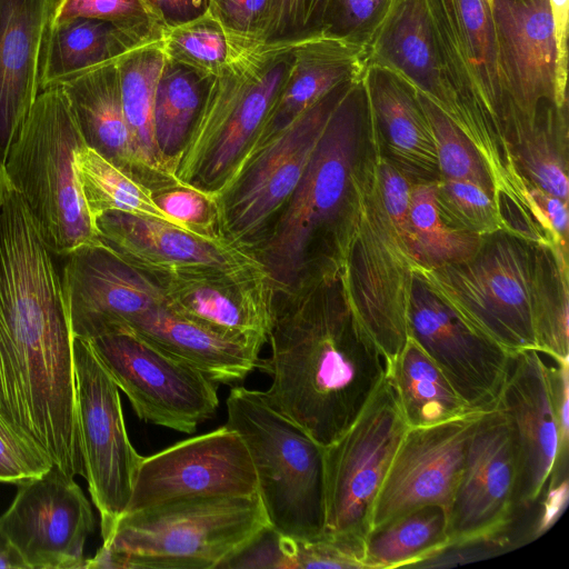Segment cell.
<instances>
[{"mask_svg": "<svg viewBox=\"0 0 569 569\" xmlns=\"http://www.w3.org/2000/svg\"><path fill=\"white\" fill-rule=\"evenodd\" d=\"M62 278L27 206L0 202V416L69 477L84 475Z\"/></svg>", "mask_w": 569, "mask_h": 569, "instance_id": "6da1fadb", "label": "cell"}, {"mask_svg": "<svg viewBox=\"0 0 569 569\" xmlns=\"http://www.w3.org/2000/svg\"><path fill=\"white\" fill-rule=\"evenodd\" d=\"M268 401L322 447L359 417L389 375L382 350L355 318L340 276L276 289L268 332Z\"/></svg>", "mask_w": 569, "mask_h": 569, "instance_id": "7a4b0ae2", "label": "cell"}, {"mask_svg": "<svg viewBox=\"0 0 569 569\" xmlns=\"http://www.w3.org/2000/svg\"><path fill=\"white\" fill-rule=\"evenodd\" d=\"M373 149L362 74L340 99L293 194L253 251L276 289L340 276Z\"/></svg>", "mask_w": 569, "mask_h": 569, "instance_id": "3957f363", "label": "cell"}, {"mask_svg": "<svg viewBox=\"0 0 569 569\" xmlns=\"http://www.w3.org/2000/svg\"><path fill=\"white\" fill-rule=\"evenodd\" d=\"M268 526L258 493L170 500L124 513L84 568H221Z\"/></svg>", "mask_w": 569, "mask_h": 569, "instance_id": "277c9868", "label": "cell"}, {"mask_svg": "<svg viewBox=\"0 0 569 569\" xmlns=\"http://www.w3.org/2000/svg\"><path fill=\"white\" fill-rule=\"evenodd\" d=\"M296 42L246 48L209 86L173 176L214 194L257 138L293 64Z\"/></svg>", "mask_w": 569, "mask_h": 569, "instance_id": "5b68a950", "label": "cell"}, {"mask_svg": "<svg viewBox=\"0 0 569 569\" xmlns=\"http://www.w3.org/2000/svg\"><path fill=\"white\" fill-rule=\"evenodd\" d=\"M60 86L42 90L10 146L4 172L53 256L99 240L74 159L86 147Z\"/></svg>", "mask_w": 569, "mask_h": 569, "instance_id": "8992f818", "label": "cell"}, {"mask_svg": "<svg viewBox=\"0 0 569 569\" xmlns=\"http://www.w3.org/2000/svg\"><path fill=\"white\" fill-rule=\"evenodd\" d=\"M226 406V426L236 430L248 448L269 526L293 539L321 537L325 447L277 410L263 391L234 387Z\"/></svg>", "mask_w": 569, "mask_h": 569, "instance_id": "52a82bcc", "label": "cell"}, {"mask_svg": "<svg viewBox=\"0 0 569 569\" xmlns=\"http://www.w3.org/2000/svg\"><path fill=\"white\" fill-rule=\"evenodd\" d=\"M376 156L375 140L340 280L355 318L390 365L409 338L407 312L418 261L411 239L397 227L382 201Z\"/></svg>", "mask_w": 569, "mask_h": 569, "instance_id": "ba28073f", "label": "cell"}, {"mask_svg": "<svg viewBox=\"0 0 569 569\" xmlns=\"http://www.w3.org/2000/svg\"><path fill=\"white\" fill-rule=\"evenodd\" d=\"M533 243L507 230L483 236L468 259L413 273L465 323L509 351L537 349L531 279Z\"/></svg>", "mask_w": 569, "mask_h": 569, "instance_id": "9c48e42d", "label": "cell"}, {"mask_svg": "<svg viewBox=\"0 0 569 569\" xmlns=\"http://www.w3.org/2000/svg\"><path fill=\"white\" fill-rule=\"evenodd\" d=\"M356 79L335 88L244 154L213 194L219 238L253 253L293 194L333 110Z\"/></svg>", "mask_w": 569, "mask_h": 569, "instance_id": "30bf717a", "label": "cell"}, {"mask_svg": "<svg viewBox=\"0 0 569 569\" xmlns=\"http://www.w3.org/2000/svg\"><path fill=\"white\" fill-rule=\"evenodd\" d=\"M407 430L388 375L353 423L325 447L323 535L363 546L377 496Z\"/></svg>", "mask_w": 569, "mask_h": 569, "instance_id": "8fae6325", "label": "cell"}, {"mask_svg": "<svg viewBox=\"0 0 569 569\" xmlns=\"http://www.w3.org/2000/svg\"><path fill=\"white\" fill-rule=\"evenodd\" d=\"M73 362L83 478L106 543L127 511L142 456L129 439L119 388L87 340L74 338Z\"/></svg>", "mask_w": 569, "mask_h": 569, "instance_id": "7c38bea8", "label": "cell"}, {"mask_svg": "<svg viewBox=\"0 0 569 569\" xmlns=\"http://www.w3.org/2000/svg\"><path fill=\"white\" fill-rule=\"evenodd\" d=\"M87 341L141 420L192 433L216 413L218 383L133 330Z\"/></svg>", "mask_w": 569, "mask_h": 569, "instance_id": "4fadbf2b", "label": "cell"}, {"mask_svg": "<svg viewBox=\"0 0 569 569\" xmlns=\"http://www.w3.org/2000/svg\"><path fill=\"white\" fill-rule=\"evenodd\" d=\"M256 493L258 480L248 448L224 425L142 457L126 513L181 498Z\"/></svg>", "mask_w": 569, "mask_h": 569, "instance_id": "5bb4252c", "label": "cell"}, {"mask_svg": "<svg viewBox=\"0 0 569 569\" xmlns=\"http://www.w3.org/2000/svg\"><path fill=\"white\" fill-rule=\"evenodd\" d=\"M94 517L73 478L52 466L39 478L19 486L0 516V531L28 569L84 568L83 549Z\"/></svg>", "mask_w": 569, "mask_h": 569, "instance_id": "9a60e30c", "label": "cell"}, {"mask_svg": "<svg viewBox=\"0 0 569 569\" xmlns=\"http://www.w3.org/2000/svg\"><path fill=\"white\" fill-rule=\"evenodd\" d=\"M491 16L510 149L543 106H558L552 21L547 0H491Z\"/></svg>", "mask_w": 569, "mask_h": 569, "instance_id": "2e32d148", "label": "cell"}, {"mask_svg": "<svg viewBox=\"0 0 569 569\" xmlns=\"http://www.w3.org/2000/svg\"><path fill=\"white\" fill-rule=\"evenodd\" d=\"M550 357L537 349L512 351L497 406L507 417L517 450L516 507L531 508L549 478L568 470L550 377Z\"/></svg>", "mask_w": 569, "mask_h": 569, "instance_id": "e0dca14e", "label": "cell"}, {"mask_svg": "<svg viewBox=\"0 0 569 569\" xmlns=\"http://www.w3.org/2000/svg\"><path fill=\"white\" fill-rule=\"evenodd\" d=\"M408 333L473 410L497 407L511 352L465 323L413 273Z\"/></svg>", "mask_w": 569, "mask_h": 569, "instance_id": "ac0fdd59", "label": "cell"}, {"mask_svg": "<svg viewBox=\"0 0 569 569\" xmlns=\"http://www.w3.org/2000/svg\"><path fill=\"white\" fill-rule=\"evenodd\" d=\"M66 258L61 278L74 338L127 329L134 318L166 305L159 282L100 239Z\"/></svg>", "mask_w": 569, "mask_h": 569, "instance_id": "d6986e66", "label": "cell"}, {"mask_svg": "<svg viewBox=\"0 0 569 569\" xmlns=\"http://www.w3.org/2000/svg\"><path fill=\"white\" fill-rule=\"evenodd\" d=\"M486 412L408 428L377 496L370 531L422 506L449 509L470 437Z\"/></svg>", "mask_w": 569, "mask_h": 569, "instance_id": "ffe728a7", "label": "cell"}, {"mask_svg": "<svg viewBox=\"0 0 569 569\" xmlns=\"http://www.w3.org/2000/svg\"><path fill=\"white\" fill-rule=\"evenodd\" d=\"M517 481L511 427L497 406L482 416L470 437L448 509L449 541L509 526L522 509L516 507Z\"/></svg>", "mask_w": 569, "mask_h": 569, "instance_id": "44dd1931", "label": "cell"}, {"mask_svg": "<svg viewBox=\"0 0 569 569\" xmlns=\"http://www.w3.org/2000/svg\"><path fill=\"white\" fill-rule=\"evenodd\" d=\"M151 276L171 310L234 338L268 341L276 287L262 264Z\"/></svg>", "mask_w": 569, "mask_h": 569, "instance_id": "7402d4cb", "label": "cell"}, {"mask_svg": "<svg viewBox=\"0 0 569 569\" xmlns=\"http://www.w3.org/2000/svg\"><path fill=\"white\" fill-rule=\"evenodd\" d=\"M99 239L149 274L261 264L250 251L144 216L109 211L94 219Z\"/></svg>", "mask_w": 569, "mask_h": 569, "instance_id": "603a6c76", "label": "cell"}, {"mask_svg": "<svg viewBox=\"0 0 569 569\" xmlns=\"http://www.w3.org/2000/svg\"><path fill=\"white\" fill-rule=\"evenodd\" d=\"M58 0H0V161L38 94Z\"/></svg>", "mask_w": 569, "mask_h": 569, "instance_id": "cb8c5ba5", "label": "cell"}, {"mask_svg": "<svg viewBox=\"0 0 569 569\" xmlns=\"http://www.w3.org/2000/svg\"><path fill=\"white\" fill-rule=\"evenodd\" d=\"M363 48L366 67L392 73L455 120L456 103L425 0H388Z\"/></svg>", "mask_w": 569, "mask_h": 569, "instance_id": "d4e9b609", "label": "cell"}, {"mask_svg": "<svg viewBox=\"0 0 569 569\" xmlns=\"http://www.w3.org/2000/svg\"><path fill=\"white\" fill-rule=\"evenodd\" d=\"M363 84L379 154L413 183H435L440 178L436 142L416 91L378 67H366Z\"/></svg>", "mask_w": 569, "mask_h": 569, "instance_id": "484cf974", "label": "cell"}, {"mask_svg": "<svg viewBox=\"0 0 569 569\" xmlns=\"http://www.w3.org/2000/svg\"><path fill=\"white\" fill-rule=\"evenodd\" d=\"M365 69V48L357 41L322 32L298 41L290 74L248 152L284 130L335 88L361 77Z\"/></svg>", "mask_w": 569, "mask_h": 569, "instance_id": "4316f807", "label": "cell"}, {"mask_svg": "<svg viewBox=\"0 0 569 569\" xmlns=\"http://www.w3.org/2000/svg\"><path fill=\"white\" fill-rule=\"evenodd\" d=\"M128 328L217 383L244 379L258 366L263 346L213 330L166 305L143 312Z\"/></svg>", "mask_w": 569, "mask_h": 569, "instance_id": "83f0119b", "label": "cell"}, {"mask_svg": "<svg viewBox=\"0 0 569 569\" xmlns=\"http://www.w3.org/2000/svg\"><path fill=\"white\" fill-rule=\"evenodd\" d=\"M60 87L87 147L144 186L123 112L117 61L87 71Z\"/></svg>", "mask_w": 569, "mask_h": 569, "instance_id": "f1b7e54d", "label": "cell"}, {"mask_svg": "<svg viewBox=\"0 0 569 569\" xmlns=\"http://www.w3.org/2000/svg\"><path fill=\"white\" fill-rule=\"evenodd\" d=\"M166 61L162 40L136 48L117 60L121 101L144 186L152 192L181 184L168 170L153 134V103Z\"/></svg>", "mask_w": 569, "mask_h": 569, "instance_id": "f546056e", "label": "cell"}, {"mask_svg": "<svg viewBox=\"0 0 569 569\" xmlns=\"http://www.w3.org/2000/svg\"><path fill=\"white\" fill-rule=\"evenodd\" d=\"M144 44L148 42L139 37L96 19L78 18L51 27L41 71V91L117 61Z\"/></svg>", "mask_w": 569, "mask_h": 569, "instance_id": "4dcf8cb0", "label": "cell"}, {"mask_svg": "<svg viewBox=\"0 0 569 569\" xmlns=\"http://www.w3.org/2000/svg\"><path fill=\"white\" fill-rule=\"evenodd\" d=\"M389 379L408 428L428 427L476 411L410 337L390 363Z\"/></svg>", "mask_w": 569, "mask_h": 569, "instance_id": "1f68e13d", "label": "cell"}, {"mask_svg": "<svg viewBox=\"0 0 569 569\" xmlns=\"http://www.w3.org/2000/svg\"><path fill=\"white\" fill-rule=\"evenodd\" d=\"M511 159L526 186L568 202L569 123L568 104L550 103L510 146Z\"/></svg>", "mask_w": 569, "mask_h": 569, "instance_id": "d6a6232c", "label": "cell"}, {"mask_svg": "<svg viewBox=\"0 0 569 569\" xmlns=\"http://www.w3.org/2000/svg\"><path fill=\"white\" fill-rule=\"evenodd\" d=\"M568 253L552 242L533 243L531 311L537 350L569 360Z\"/></svg>", "mask_w": 569, "mask_h": 569, "instance_id": "836d02e7", "label": "cell"}, {"mask_svg": "<svg viewBox=\"0 0 569 569\" xmlns=\"http://www.w3.org/2000/svg\"><path fill=\"white\" fill-rule=\"evenodd\" d=\"M212 79L166 58L154 94L153 134L172 174Z\"/></svg>", "mask_w": 569, "mask_h": 569, "instance_id": "e575fe53", "label": "cell"}, {"mask_svg": "<svg viewBox=\"0 0 569 569\" xmlns=\"http://www.w3.org/2000/svg\"><path fill=\"white\" fill-rule=\"evenodd\" d=\"M448 541V510L438 505L422 506L368 533L365 568H411Z\"/></svg>", "mask_w": 569, "mask_h": 569, "instance_id": "d590c367", "label": "cell"}, {"mask_svg": "<svg viewBox=\"0 0 569 569\" xmlns=\"http://www.w3.org/2000/svg\"><path fill=\"white\" fill-rule=\"evenodd\" d=\"M74 166L86 204L93 220L104 212L119 211L177 224L156 204L150 189L126 174L93 149L87 146L80 149L76 154Z\"/></svg>", "mask_w": 569, "mask_h": 569, "instance_id": "8d00e7d4", "label": "cell"}, {"mask_svg": "<svg viewBox=\"0 0 569 569\" xmlns=\"http://www.w3.org/2000/svg\"><path fill=\"white\" fill-rule=\"evenodd\" d=\"M409 222L415 254L419 264L441 267L470 258L482 237L450 228L441 219L433 183H413Z\"/></svg>", "mask_w": 569, "mask_h": 569, "instance_id": "74e56055", "label": "cell"}, {"mask_svg": "<svg viewBox=\"0 0 569 569\" xmlns=\"http://www.w3.org/2000/svg\"><path fill=\"white\" fill-rule=\"evenodd\" d=\"M167 59L201 74H221L248 47L239 43L208 11L190 21L168 28L162 38Z\"/></svg>", "mask_w": 569, "mask_h": 569, "instance_id": "f35d334b", "label": "cell"}, {"mask_svg": "<svg viewBox=\"0 0 569 569\" xmlns=\"http://www.w3.org/2000/svg\"><path fill=\"white\" fill-rule=\"evenodd\" d=\"M433 186L439 214L450 228L479 237L507 230L493 196L480 186L443 177Z\"/></svg>", "mask_w": 569, "mask_h": 569, "instance_id": "ab89813d", "label": "cell"}, {"mask_svg": "<svg viewBox=\"0 0 569 569\" xmlns=\"http://www.w3.org/2000/svg\"><path fill=\"white\" fill-rule=\"evenodd\" d=\"M266 556L269 569H366L362 545L326 535L303 540L273 530L267 541Z\"/></svg>", "mask_w": 569, "mask_h": 569, "instance_id": "60d3db41", "label": "cell"}, {"mask_svg": "<svg viewBox=\"0 0 569 569\" xmlns=\"http://www.w3.org/2000/svg\"><path fill=\"white\" fill-rule=\"evenodd\" d=\"M416 93L433 133L440 177L473 182L495 198L488 169L470 140L431 101Z\"/></svg>", "mask_w": 569, "mask_h": 569, "instance_id": "b9f144b4", "label": "cell"}, {"mask_svg": "<svg viewBox=\"0 0 569 569\" xmlns=\"http://www.w3.org/2000/svg\"><path fill=\"white\" fill-rule=\"evenodd\" d=\"M78 18L109 22L148 43L162 40L166 31L144 0H58L52 27Z\"/></svg>", "mask_w": 569, "mask_h": 569, "instance_id": "7bdbcfd3", "label": "cell"}, {"mask_svg": "<svg viewBox=\"0 0 569 569\" xmlns=\"http://www.w3.org/2000/svg\"><path fill=\"white\" fill-rule=\"evenodd\" d=\"M517 522L518 516L502 529L449 541L411 568H451L500 556L535 540L532 530H521Z\"/></svg>", "mask_w": 569, "mask_h": 569, "instance_id": "ee69618b", "label": "cell"}, {"mask_svg": "<svg viewBox=\"0 0 569 569\" xmlns=\"http://www.w3.org/2000/svg\"><path fill=\"white\" fill-rule=\"evenodd\" d=\"M208 12L242 46L269 42L276 0H209Z\"/></svg>", "mask_w": 569, "mask_h": 569, "instance_id": "f6af8a7d", "label": "cell"}, {"mask_svg": "<svg viewBox=\"0 0 569 569\" xmlns=\"http://www.w3.org/2000/svg\"><path fill=\"white\" fill-rule=\"evenodd\" d=\"M156 204L177 224L207 238L221 239L217 231L214 197L202 190L174 184L152 192Z\"/></svg>", "mask_w": 569, "mask_h": 569, "instance_id": "bcb514c9", "label": "cell"}, {"mask_svg": "<svg viewBox=\"0 0 569 569\" xmlns=\"http://www.w3.org/2000/svg\"><path fill=\"white\" fill-rule=\"evenodd\" d=\"M50 459L0 416V482L21 486L51 467Z\"/></svg>", "mask_w": 569, "mask_h": 569, "instance_id": "7dc6e473", "label": "cell"}, {"mask_svg": "<svg viewBox=\"0 0 569 569\" xmlns=\"http://www.w3.org/2000/svg\"><path fill=\"white\" fill-rule=\"evenodd\" d=\"M387 3L388 0H329L321 32L363 46Z\"/></svg>", "mask_w": 569, "mask_h": 569, "instance_id": "c3c4849f", "label": "cell"}, {"mask_svg": "<svg viewBox=\"0 0 569 569\" xmlns=\"http://www.w3.org/2000/svg\"><path fill=\"white\" fill-rule=\"evenodd\" d=\"M329 0H276L269 42H296L321 33Z\"/></svg>", "mask_w": 569, "mask_h": 569, "instance_id": "681fc988", "label": "cell"}, {"mask_svg": "<svg viewBox=\"0 0 569 569\" xmlns=\"http://www.w3.org/2000/svg\"><path fill=\"white\" fill-rule=\"evenodd\" d=\"M527 188L538 210L547 237L568 253V202L535 187L527 184Z\"/></svg>", "mask_w": 569, "mask_h": 569, "instance_id": "f907efd6", "label": "cell"}, {"mask_svg": "<svg viewBox=\"0 0 569 569\" xmlns=\"http://www.w3.org/2000/svg\"><path fill=\"white\" fill-rule=\"evenodd\" d=\"M556 46V88L559 107L568 104L569 0H547Z\"/></svg>", "mask_w": 569, "mask_h": 569, "instance_id": "816d5d0a", "label": "cell"}, {"mask_svg": "<svg viewBox=\"0 0 569 569\" xmlns=\"http://www.w3.org/2000/svg\"><path fill=\"white\" fill-rule=\"evenodd\" d=\"M166 30L204 14L209 0H144Z\"/></svg>", "mask_w": 569, "mask_h": 569, "instance_id": "f5cc1de1", "label": "cell"}, {"mask_svg": "<svg viewBox=\"0 0 569 569\" xmlns=\"http://www.w3.org/2000/svg\"><path fill=\"white\" fill-rule=\"evenodd\" d=\"M9 184V181L7 179L3 163L0 161V202L2 201L3 194L6 192V189Z\"/></svg>", "mask_w": 569, "mask_h": 569, "instance_id": "db71d44e", "label": "cell"}, {"mask_svg": "<svg viewBox=\"0 0 569 569\" xmlns=\"http://www.w3.org/2000/svg\"><path fill=\"white\" fill-rule=\"evenodd\" d=\"M8 543L9 542L6 540V538L3 537V535L0 531V548L7 546Z\"/></svg>", "mask_w": 569, "mask_h": 569, "instance_id": "11a10c76", "label": "cell"}]
</instances>
